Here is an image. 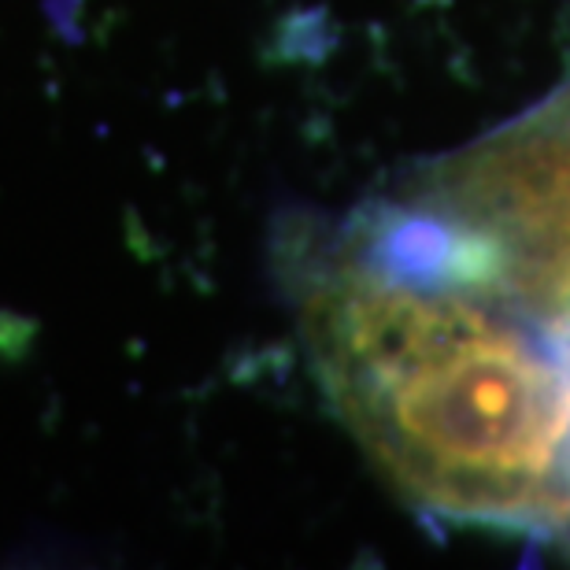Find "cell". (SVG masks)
<instances>
[{
	"instance_id": "obj_1",
	"label": "cell",
	"mask_w": 570,
	"mask_h": 570,
	"mask_svg": "<svg viewBox=\"0 0 570 570\" xmlns=\"http://www.w3.org/2000/svg\"><path fill=\"white\" fill-rule=\"evenodd\" d=\"M307 341L341 419L423 515L570 522V356L544 323L348 267L307 301Z\"/></svg>"
},
{
	"instance_id": "obj_2",
	"label": "cell",
	"mask_w": 570,
	"mask_h": 570,
	"mask_svg": "<svg viewBox=\"0 0 570 570\" xmlns=\"http://www.w3.org/2000/svg\"><path fill=\"white\" fill-rule=\"evenodd\" d=\"M433 208L508 248V289L549 315L570 304V86L430 175Z\"/></svg>"
},
{
	"instance_id": "obj_3",
	"label": "cell",
	"mask_w": 570,
	"mask_h": 570,
	"mask_svg": "<svg viewBox=\"0 0 570 570\" xmlns=\"http://www.w3.org/2000/svg\"><path fill=\"white\" fill-rule=\"evenodd\" d=\"M352 267L382 285L426 296L504 293L508 248L500 237L419 200L374 204L348 230Z\"/></svg>"
}]
</instances>
